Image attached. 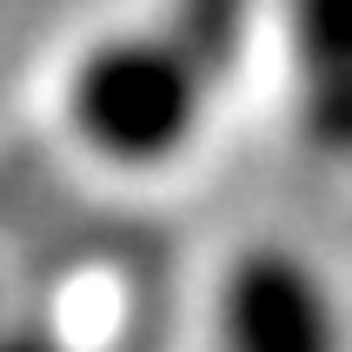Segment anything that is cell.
<instances>
[{"label":"cell","mask_w":352,"mask_h":352,"mask_svg":"<svg viewBox=\"0 0 352 352\" xmlns=\"http://www.w3.org/2000/svg\"><path fill=\"white\" fill-rule=\"evenodd\" d=\"M299 87L306 80H352V0H293Z\"/></svg>","instance_id":"277c9868"},{"label":"cell","mask_w":352,"mask_h":352,"mask_svg":"<svg viewBox=\"0 0 352 352\" xmlns=\"http://www.w3.org/2000/svg\"><path fill=\"white\" fill-rule=\"evenodd\" d=\"M206 87L213 80L199 74L166 34L107 40L74 74V126L107 160L146 166V160H166L199 126Z\"/></svg>","instance_id":"6da1fadb"},{"label":"cell","mask_w":352,"mask_h":352,"mask_svg":"<svg viewBox=\"0 0 352 352\" xmlns=\"http://www.w3.org/2000/svg\"><path fill=\"white\" fill-rule=\"evenodd\" d=\"M246 20H253V0H179L166 40H173L206 80H219V74H226V60L239 54Z\"/></svg>","instance_id":"3957f363"},{"label":"cell","mask_w":352,"mask_h":352,"mask_svg":"<svg viewBox=\"0 0 352 352\" xmlns=\"http://www.w3.org/2000/svg\"><path fill=\"white\" fill-rule=\"evenodd\" d=\"M219 352H346L339 306L306 259L246 253L219 293Z\"/></svg>","instance_id":"7a4b0ae2"}]
</instances>
